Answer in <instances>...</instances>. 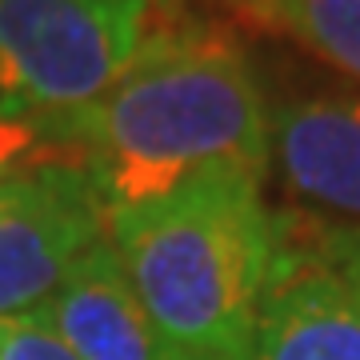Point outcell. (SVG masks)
<instances>
[{
	"label": "cell",
	"mask_w": 360,
	"mask_h": 360,
	"mask_svg": "<svg viewBox=\"0 0 360 360\" xmlns=\"http://www.w3.org/2000/svg\"><path fill=\"white\" fill-rule=\"evenodd\" d=\"M104 217L148 205L208 172L264 176L272 116L245 56L212 37H153L89 108L56 120Z\"/></svg>",
	"instance_id": "6da1fadb"
},
{
	"label": "cell",
	"mask_w": 360,
	"mask_h": 360,
	"mask_svg": "<svg viewBox=\"0 0 360 360\" xmlns=\"http://www.w3.org/2000/svg\"><path fill=\"white\" fill-rule=\"evenodd\" d=\"M108 240L172 352H248L281 224L260 176L208 172L108 212Z\"/></svg>",
	"instance_id": "7a4b0ae2"
},
{
	"label": "cell",
	"mask_w": 360,
	"mask_h": 360,
	"mask_svg": "<svg viewBox=\"0 0 360 360\" xmlns=\"http://www.w3.org/2000/svg\"><path fill=\"white\" fill-rule=\"evenodd\" d=\"M148 20L153 0H0V112L89 108L141 60Z\"/></svg>",
	"instance_id": "3957f363"
},
{
	"label": "cell",
	"mask_w": 360,
	"mask_h": 360,
	"mask_svg": "<svg viewBox=\"0 0 360 360\" xmlns=\"http://www.w3.org/2000/svg\"><path fill=\"white\" fill-rule=\"evenodd\" d=\"M108 217L77 160H44L0 184V321L37 312L104 240Z\"/></svg>",
	"instance_id": "277c9868"
},
{
	"label": "cell",
	"mask_w": 360,
	"mask_h": 360,
	"mask_svg": "<svg viewBox=\"0 0 360 360\" xmlns=\"http://www.w3.org/2000/svg\"><path fill=\"white\" fill-rule=\"evenodd\" d=\"M248 360H360V292L309 252L281 245Z\"/></svg>",
	"instance_id": "5b68a950"
},
{
	"label": "cell",
	"mask_w": 360,
	"mask_h": 360,
	"mask_svg": "<svg viewBox=\"0 0 360 360\" xmlns=\"http://www.w3.org/2000/svg\"><path fill=\"white\" fill-rule=\"evenodd\" d=\"M37 316L80 360H176L104 236L68 269Z\"/></svg>",
	"instance_id": "8992f818"
},
{
	"label": "cell",
	"mask_w": 360,
	"mask_h": 360,
	"mask_svg": "<svg viewBox=\"0 0 360 360\" xmlns=\"http://www.w3.org/2000/svg\"><path fill=\"white\" fill-rule=\"evenodd\" d=\"M272 160L300 200L360 220V92H316L272 116Z\"/></svg>",
	"instance_id": "52a82bcc"
},
{
	"label": "cell",
	"mask_w": 360,
	"mask_h": 360,
	"mask_svg": "<svg viewBox=\"0 0 360 360\" xmlns=\"http://www.w3.org/2000/svg\"><path fill=\"white\" fill-rule=\"evenodd\" d=\"M281 28L360 80V0H288Z\"/></svg>",
	"instance_id": "ba28073f"
},
{
	"label": "cell",
	"mask_w": 360,
	"mask_h": 360,
	"mask_svg": "<svg viewBox=\"0 0 360 360\" xmlns=\"http://www.w3.org/2000/svg\"><path fill=\"white\" fill-rule=\"evenodd\" d=\"M0 360H80L37 312L0 321Z\"/></svg>",
	"instance_id": "9c48e42d"
},
{
	"label": "cell",
	"mask_w": 360,
	"mask_h": 360,
	"mask_svg": "<svg viewBox=\"0 0 360 360\" xmlns=\"http://www.w3.org/2000/svg\"><path fill=\"white\" fill-rule=\"evenodd\" d=\"M309 257L324 264L333 276H340L352 292H360V220L356 224H324Z\"/></svg>",
	"instance_id": "30bf717a"
},
{
	"label": "cell",
	"mask_w": 360,
	"mask_h": 360,
	"mask_svg": "<svg viewBox=\"0 0 360 360\" xmlns=\"http://www.w3.org/2000/svg\"><path fill=\"white\" fill-rule=\"evenodd\" d=\"M40 136L44 132L37 124H25V120H4L0 116V184L16 172H25L32 165H44L49 156H37L40 153Z\"/></svg>",
	"instance_id": "8fae6325"
},
{
	"label": "cell",
	"mask_w": 360,
	"mask_h": 360,
	"mask_svg": "<svg viewBox=\"0 0 360 360\" xmlns=\"http://www.w3.org/2000/svg\"><path fill=\"white\" fill-rule=\"evenodd\" d=\"M236 8H245L248 16H260L264 25H281V13L288 0H232Z\"/></svg>",
	"instance_id": "7c38bea8"
},
{
	"label": "cell",
	"mask_w": 360,
	"mask_h": 360,
	"mask_svg": "<svg viewBox=\"0 0 360 360\" xmlns=\"http://www.w3.org/2000/svg\"><path fill=\"white\" fill-rule=\"evenodd\" d=\"M176 360H248V352H176Z\"/></svg>",
	"instance_id": "4fadbf2b"
}]
</instances>
